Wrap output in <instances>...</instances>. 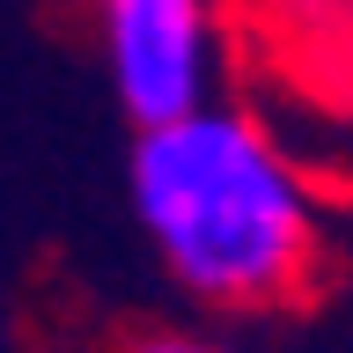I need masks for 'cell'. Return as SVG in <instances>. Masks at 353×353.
<instances>
[{
  "mask_svg": "<svg viewBox=\"0 0 353 353\" xmlns=\"http://www.w3.org/2000/svg\"><path fill=\"white\" fill-rule=\"evenodd\" d=\"M88 37L125 125H162L236 96V8L228 0H88Z\"/></svg>",
  "mask_w": 353,
  "mask_h": 353,
  "instance_id": "obj_3",
  "label": "cell"
},
{
  "mask_svg": "<svg viewBox=\"0 0 353 353\" xmlns=\"http://www.w3.org/2000/svg\"><path fill=\"white\" fill-rule=\"evenodd\" d=\"M125 199L154 272L206 316H280L331 265V192L243 96L140 125Z\"/></svg>",
  "mask_w": 353,
  "mask_h": 353,
  "instance_id": "obj_1",
  "label": "cell"
},
{
  "mask_svg": "<svg viewBox=\"0 0 353 353\" xmlns=\"http://www.w3.org/2000/svg\"><path fill=\"white\" fill-rule=\"evenodd\" d=\"M236 88L324 192H353V0H228Z\"/></svg>",
  "mask_w": 353,
  "mask_h": 353,
  "instance_id": "obj_2",
  "label": "cell"
},
{
  "mask_svg": "<svg viewBox=\"0 0 353 353\" xmlns=\"http://www.w3.org/2000/svg\"><path fill=\"white\" fill-rule=\"evenodd\" d=\"M110 353H243V346L221 339V331H206V324H148L132 339H118Z\"/></svg>",
  "mask_w": 353,
  "mask_h": 353,
  "instance_id": "obj_4",
  "label": "cell"
}]
</instances>
